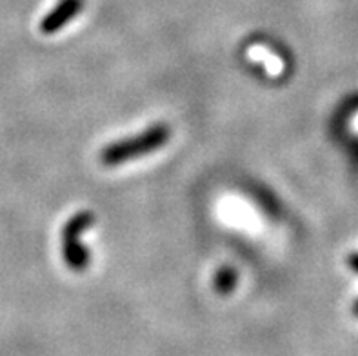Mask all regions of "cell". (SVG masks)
Returning a JSON list of instances; mask_svg holds the SVG:
<instances>
[{"instance_id":"cell-1","label":"cell","mask_w":358,"mask_h":356,"mask_svg":"<svg viewBox=\"0 0 358 356\" xmlns=\"http://www.w3.org/2000/svg\"><path fill=\"white\" fill-rule=\"evenodd\" d=\"M171 131L166 124H155L148 131L141 133V135L133 136V138L120 140L115 144L108 145L102 151V164L106 166H118L127 160H135L138 157H144L148 153H153L159 148H162L169 140Z\"/></svg>"},{"instance_id":"cell-4","label":"cell","mask_w":358,"mask_h":356,"mask_svg":"<svg viewBox=\"0 0 358 356\" xmlns=\"http://www.w3.org/2000/svg\"><path fill=\"white\" fill-rule=\"evenodd\" d=\"M236 284V273L231 267H222L215 276V289L220 294L231 293Z\"/></svg>"},{"instance_id":"cell-2","label":"cell","mask_w":358,"mask_h":356,"mask_svg":"<svg viewBox=\"0 0 358 356\" xmlns=\"http://www.w3.org/2000/svg\"><path fill=\"white\" fill-rule=\"evenodd\" d=\"M95 222V215L91 211H80L77 213L71 220L66 224L64 227V260L71 269L82 271L84 267H87V249L82 248L80 242H78V236L87 231L91 227V224Z\"/></svg>"},{"instance_id":"cell-3","label":"cell","mask_w":358,"mask_h":356,"mask_svg":"<svg viewBox=\"0 0 358 356\" xmlns=\"http://www.w3.org/2000/svg\"><path fill=\"white\" fill-rule=\"evenodd\" d=\"M82 6H84V0H60L59 4L53 8V11L42 18L41 31L45 35L60 31L71 18L80 13Z\"/></svg>"}]
</instances>
